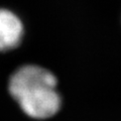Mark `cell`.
<instances>
[{
	"label": "cell",
	"instance_id": "obj_1",
	"mask_svg": "<svg viewBox=\"0 0 121 121\" xmlns=\"http://www.w3.org/2000/svg\"><path fill=\"white\" fill-rule=\"evenodd\" d=\"M14 100L25 115L37 120L55 116L62 107V98L56 86L35 87L22 92Z\"/></svg>",
	"mask_w": 121,
	"mask_h": 121
},
{
	"label": "cell",
	"instance_id": "obj_2",
	"mask_svg": "<svg viewBox=\"0 0 121 121\" xmlns=\"http://www.w3.org/2000/svg\"><path fill=\"white\" fill-rule=\"evenodd\" d=\"M45 85H58L56 76L51 71L40 66L25 65L18 68L11 75L8 83V91L14 99L26 90Z\"/></svg>",
	"mask_w": 121,
	"mask_h": 121
},
{
	"label": "cell",
	"instance_id": "obj_3",
	"mask_svg": "<svg viewBox=\"0 0 121 121\" xmlns=\"http://www.w3.org/2000/svg\"><path fill=\"white\" fill-rule=\"evenodd\" d=\"M23 37V24L13 12L0 8V52L17 48Z\"/></svg>",
	"mask_w": 121,
	"mask_h": 121
}]
</instances>
